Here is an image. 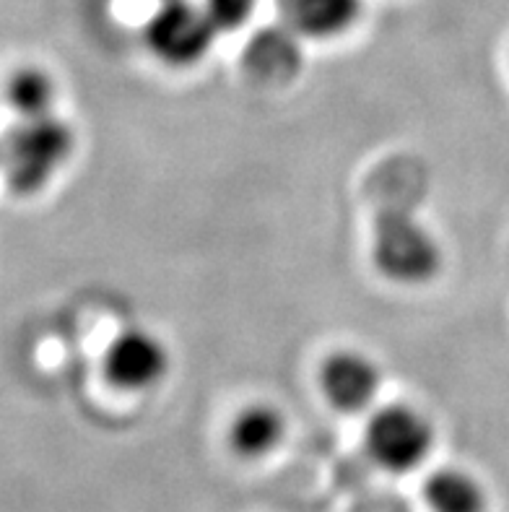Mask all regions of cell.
I'll use <instances>...</instances> for the list:
<instances>
[{
	"instance_id": "6da1fadb",
	"label": "cell",
	"mask_w": 509,
	"mask_h": 512,
	"mask_svg": "<svg viewBox=\"0 0 509 512\" xmlns=\"http://www.w3.org/2000/svg\"><path fill=\"white\" fill-rule=\"evenodd\" d=\"M3 177L16 195H37L45 190L60 169L68 164L76 136L63 117L47 115L37 120H19L0 141Z\"/></svg>"
},
{
	"instance_id": "7a4b0ae2",
	"label": "cell",
	"mask_w": 509,
	"mask_h": 512,
	"mask_svg": "<svg viewBox=\"0 0 509 512\" xmlns=\"http://www.w3.org/2000/svg\"><path fill=\"white\" fill-rule=\"evenodd\" d=\"M374 268L400 286L429 284L442 268V247L426 224L400 211L380 216L372 237Z\"/></svg>"
},
{
	"instance_id": "3957f363",
	"label": "cell",
	"mask_w": 509,
	"mask_h": 512,
	"mask_svg": "<svg viewBox=\"0 0 509 512\" xmlns=\"http://www.w3.org/2000/svg\"><path fill=\"white\" fill-rule=\"evenodd\" d=\"M432 422L408 403H387L374 411L364 432V445L374 463L390 474H411L434 450Z\"/></svg>"
},
{
	"instance_id": "277c9868",
	"label": "cell",
	"mask_w": 509,
	"mask_h": 512,
	"mask_svg": "<svg viewBox=\"0 0 509 512\" xmlns=\"http://www.w3.org/2000/svg\"><path fill=\"white\" fill-rule=\"evenodd\" d=\"M216 34L206 8L187 0H167L143 29L149 50L172 68L198 65L211 52Z\"/></svg>"
},
{
	"instance_id": "5b68a950",
	"label": "cell",
	"mask_w": 509,
	"mask_h": 512,
	"mask_svg": "<svg viewBox=\"0 0 509 512\" xmlns=\"http://www.w3.org/2000/svg\"><path fill=\"white\" fill-rule=\"evenodd\" d=\"M107 383L125 393H143L169 372V349L149 328H125L112 338L102 362Z\"/></svg>"
},
{
	"instance_id": "8992f818",
	"label": "cell",
	"mask_w": 509,
	"mask_h": 512,
	"mask_svg": "<svg viewBox=\"0 0 509 512\" xmlns=\"http://www.w3.org/2000/svg\"><path fill=\"white\" fill-rule=\"evenodd\" d=\"M317 383L333 409L341 414H361L380 396L382 372L364 351L341 349L323 359Z\"/></svg>"
},
{
	"instance_id": "52a82bcc",
	"label": "cell",
	"mask_w": 509,
	"mask_h": 512,
	"mask_svg": "<svg viewBox=\"0 0 509 512\" xmlns=\"http://www.w3.org/2000/svg\"><path fill=\"white\" fill-rule=\"evenodd\" d=\"M286 437V416L265 401L247 403L229 424V448L242 461H263Z\"/></svg>"
},
{
	"instance_id": "ba28073f",
	"label": "cell",
	"mask_w": 509,
	"mask_h": 512,
	"mask_svg": "<svg viewBox=\"0 0 509 512\" xmlns=\"http://www.w3.org/2000/svg\"><path fill=\"white\" fill-rule=\"evenodd\" d=\"M291 32L307 39H338L361 16V0H281Z\"/></svg>"
},
{
	"instance_id": "9c48e42d",
	"label": "cell",
	"mask_w": 509,
	"mask_h": 512,
	"mask_svg": "<svg viewBox=\"0 0 509 512\" xmlns=\"http://www.w3.org/2000/svg\"><path fill=\"white\" fill-rule=\"evenodd\" d=\"M429 512H486L489 497L484 484L465 468H437L421 489Z\"/></svg>"
},
{
	"instance_id": "30bf717a",
	"label": "cell",
	"mask_w": 509,
	"mask_h": 512,
	"mask_svg": "<svg viewBox=\"0 0 509 512\" xmlns=\"http://www.w3.org/2000/svg\"><path fill=\"white\" fill-rule=\"evenodd\" d=\"M58 86L52 76L37 65H26L13 71L6 84V102L19 120H37V117L55 115Z\"/></svg>"
},
{
	"instance_id": "8fae6325",
	"label": "cell",
	"mask_w": 509,
	"mask_h": 512,
	"mask_svg": "<svg viewBox=\"0 0 509 512\" xmlns=\"http://www.w3.org/2000/svg\"><path fill=\"white\" fill-rule=\"evenodd\" d=\"M245 58H250V68L258 76L286 78L297 68L299 52L291 34L268 32L255 39V45L250 47V52H245Z\"/></svg>"
},
{
	"instance_id": "7c38bea8",
	"label": "cell",
	"mask_w": 509,
	"mask_h": 512,
	"mask_svg": "<svg viewBox=\"0 0 509 512\" xmlns=\"http://www.w3.org/2000/svg\"><path fill=\"white\" fill-rule=\"evenodd\" d=\"M255 3L258 0H206L203 8H206L211 24L216 26V32H234L250 21Z\"/></svg>"
},
{
	"instance_id": "4fadbf2b",
	"label": "cell",
	"mask_w": 509,
	"mask_h": 512,
	"mask_svg": "<svg viewBox=\"0 0 509 512\" xmlns=\"http://www.w3.org/2000/svg\"><path fill=\"white\" fill-rule=\"evenodd\" d=\"M387 512H411V510H403V507H393V510H387Z\"/></svg>"
},
{
	"instance_id": "5bb4252c",
	"label": "cell",
	"mask_w": 509,
	"mask_h": 512,
	"mask_svg": "<svg viewBox=\"0 0 509 512\" xmlns=\"http://www.w3.org/2000/svg\"><path fill=\"white\" fill-rule=\"evenodd\" d=\"M0 169H3V149H0Z\"/></svg>"
}]
</instances>
